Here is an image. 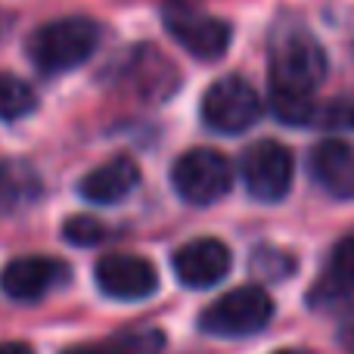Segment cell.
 <instances>
[{
	"mask_svg": "<svg viewBox=\"0 0 354 354\" xmlns=\"http://www.w3.org/2000/svg\"><path fill=\"white\" fill-rule=\"evenodd\" d=\"M270 109L286 124H314V91L326 78V53L301 25H277L268 50Z\"/></svg>",
	"mask_w": 354,
	"mask_h": 354,
	"instance_id": "6da1fadb",
	"label": "cell"
},
{
	"mask_svg": "<svg viewBox=\"0 0 354 354\" xmlns=\"http://www.w3.org/2000/svg\"><path fill=\"white\" fill-rule=\"evenodd\" d=\"M100 28L97 19L91 16H62L53 22L41 25L28 41V56L44 75H62L84 66L100 47Z\"/></svg>",
	"mask_w": 354,
	"mask_h": 354,
	"instance_id": "7a4b0ae2",
	"label": "cell"
},
{
	"mask_svg": "<svg viewBox=\"0 0 354 354\" xmlns=\"http://www.w3.org/2000/svg\"><path fill=\"white\" fill-rule=\"evenodd\" d=\"M270 317H274V299L261 286L249 283L212 301L199 314V330L218 339H245L252 333H261Z\"/></svg>",
	"mask_w": 354,
	"mask_h": 354,
	"instance_id": "3957f363",
	"label": "cell"
},
{
	"mask_svg": "<svg viewBox=\"0 0 354 354\" xmlns=\"http://www.w3.org/2000/svg\"><path fill=\"white\" fill-rule=\"evenodd\" d=\"M261 112H264V103L258 97V91L245 78H239V75L218 78L202 93V106H199V115L205 122V128L224 137L249 131L261 118Z\"/></svg>",
	"mask_w": 354,
	"mask_h": 354,
	"instance_id": "277c9868",
	"label": "cell"
},
{
	"mask_svg": "<svg viewBox=\"0 0 354 354\" xmlns=\"http://www.w3.org/2000/svg\"><path fill=\"white\" fill-rule=\"evenodd\" d=\"M162 16H165L168 35H171L189 56H196V59H202V62L221 59L233 41V28L224 19L208 16V12H202L199 6L189 3V0H168Z\"/></svg>",
	"mask_w": 354,
	"mask_h": 354,
	"instance_id": "5b68a950",
	"label": "cell"
},
{
	"mask_svg": "<svg viewBox=\"0 0 354 354\" xmlns=\"http://www.w3.org/2000/svg\"><path fill=\"white\" fill-rule=\"evenodd\" d=\"M171 187L189 205H214L233 187V165L218 149H189L171 165Z\"/></svg>",
	"mask_w": 354,
	"mask_h": 354,
	"instance_id": "8992f818",
	"label": "cell"
},
{
	"mask_svg": "<svg viewBox=\"0 0 354 354\" xmlns=\"http://www.w3.org/2000/svg\"><path fill=\"white\" fill-rule=\"evenodd\" d=\"M239 174L252 199L280 202L292 189L295 156L280 140H258L239 156Z\"/></svg>",
	"mask_w": 354,
	"mask_h": 354,
	"instance_id": "52a82bcc",
	"label": "cell"
},
{
	"mask_svg": "<svg viewBox=\"0 0 354 354\" xmlns=\"http://www.w3.org/2000/svg\"><path fill=\"white\" fill-rule=\"evenodd\" d=\"M68 277H72V270L59 258L25 255V258H12L10 264H3V270H0V289L12 301H41L50 292L66 286Z\"/></svg>",
	"mask_w": 354,
	"mask_h": 354,
	"instance_id": "ba28073f",
	"label": "cell"
},
{
	"mask_svg": "<svg viewBox=\"0 0 354 354\" xmlns=\"http://www.w3.org/2000/svg\"><path fill=\"white\" fill-rule=\"evenodd\" d=\"M100 292L115 301H143L159 289V270L140 255H106L93 270Z\"/></svg>",
	"mask_w": 354,
	"mask_h": 354,
	"instance_id": "9c48e42d",
	"label": "cell"
},
{
	"mask_svg": "<svg viewBox=\"0 0 354 354\" xmlns=\"http://www.w3.org/2000/svg\"><path fill=\"white\" fill-rule=\"evenodd\" d=\"M174 277L187 289H208L218 286L233 268V255L221 239L214 236H199L183 243L171 258Z\"/></svg>",
	"mask_w": 354,
	"mask_h": 354,
	"instance_id": "30bf717a",
	"label": "cell"
},
{
	"mask_svg": "<svg viewBox=\"0 0 354 354\" xmlns=\"http://www.w3.org/2000/svg\"><path fill=\"white\" fill-rule=\"evenodd\" d=\"M137 187H140V165L131 156H115L81 177L78 193L93 205H115L128 199Z\"/></svg>",
	"mask_w": 354,
	"mask_h": 354,
	"instance_id": "8fae6325",
	"label": "cell"
},
{
	"mask_svg": "<svg viewBox=\"0 0 354 354\" xmlns=\"http://www.w3.org/2000/svg\"><path fill=\"white\" fill-rule=\"evenodd\" d=\"M311 174L336 199L354 196V147L345 140H320L311 153Z\"/></svg>",
	"mask_w": 354,
	"mask_h": 354,
	"instance_id": "7c38bea8",
	"label": "cell"
},
{
	"mask_svg": "<svg viewBox=\"0 0 354 354\" xmlns=\"http://www.w3.org/2000/svg\"><path fill=\"white\" fill-rule=\"evenodd\" d=\"M351 295H354V233H348L345 239L336 243L330 261H326V270L320 274L308 301L324 308V305H333V301L351 299Z\"/></svg>",
	"mask_w": 354,
	"mask_h": 354,
	"instance_id": "4fadbf2b",
	"label": "cell"
},
{
	"mask_svg": "<svg viewBox=\"0 0 354 354\" xmlns=\"http://www.w3.org/2000/svg\"><path fill=\"white\" fill-rule=\"evenodd\" d=\"M165 348V336L159 330H137V333H118L106 342L75 345L62 354H159Z\"/></svg>",
	"mask_w": 354,
	"mask_h": 354,
	"instance_id": "5bb4252c",
	"label": "cell"
},
{
	"mask_svg": "<svg viewBox=\"0 0 354 354\" xmlns=\"http://www.w3.org/2000/svg\"><path fill=\"white\" fill-rule=\"evenodd\" d=\"M35 174L19 162H0V218L12 214L28 196H35Z\"/></svg>",
	"mask_w": 354,
	"mask_h": 354,
	"instance_id": "9a60e30c",
	"label": "cell"
},
{
	"mask_svg": "<svg viewBox=\"0 0 354 354\" xmlns=\"http://www.w3.org/2000/svg\"><path fill=\"white\" fill-rule=\"evenodd\" d=\"M37 109L35 87L19 75L0 72V122H19Z\"/></svg>",
	"mask_w": 354,
	"mask_h": 354,
	"instance_id": "2e32d148",
	"label": "cell"
},
{
	"mask_svg": "<svg viewBox=\"0 0 354 354\" xmlns=\"http://www.w3.org/2000/svg\"><path fill=\"white\" fill-rule=\"evenodd\" d=\"M62 236H66V243L87 249V245H97L106 239V224L97 221L93 214H75L62 224Z\"/></svg>",
	"mask_w": 354,
	"mask_h": 354,
	"instance_id": "e0dca14e",
	"label": "cell"
},
{
	"mask_svg": "<svg viewBox=\"0 0 354 354\" xmlns=\"http://www.w3.org/2000/svg\"><path fill=\"white\" fill-rule=\"evenodd\" d=\"M314 124H326V128H345L354 131V93H345V97L333 100V103H317V112H314Z\"/></svg>",
	"mask_w": 354,
	"mask_h": 354,
	"instance_id": "ac0fdd59",
	"label": "cell"
},
{
	"mask_svg": "<svg viewBox=\"0 0 354 354\" xmlns=\"http://www.w3.org/2000/svg\"><path fill=\"white\" fill-rule=\"evenodd\" d=\"M0 354H35L25 342H0Z\"/></svg>",
	"mask_w": 354,
	"mask_h": 354,
	"instance_id": "d6986e66",
	"label": "cell"
}]
</instances>
